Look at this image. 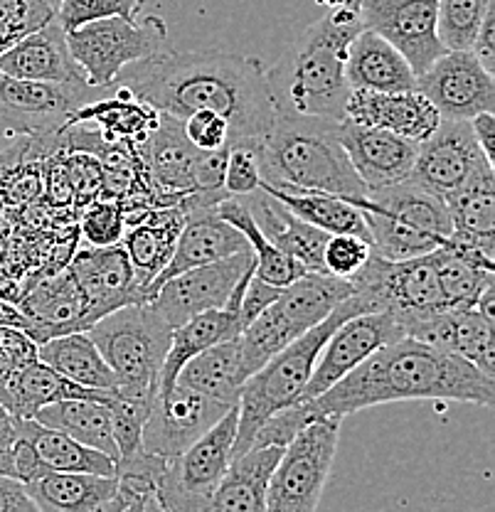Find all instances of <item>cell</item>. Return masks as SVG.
<instances>
[{"instance_id": "obj_33", "label": "cell", "mask_w": 495, "mask_h": 512, "mask_svg": "<svg viewBox=\"0 0 495 512\" xmlns=\"http://www.w3.org/2000/svg\"><path fill=\"white\" fill-rule=\"evenodd\" d=\"M284 448H252L234 458L200 512H264L266 483Z\"/></svg>"}, {"instance_id": "obj_43", "label": "cell", "mask_w": 495, "mask_h": 512, "mask_svg": "<svg viewBox=\"0 0 495 512\" xmlns=\"http://www.w3.org/2000/svg\"><path fill=\"white\" fill-rule=\"evenodd\" d=\"M495 0H436V32L446 52H471Z\"/></svg>"}, {"instance_id": "obj_9", "label": "cell", "mask_w": 495, "mask_h": 512, "mask_svg": "<svg viewBox=\"0 0 495 512\" xmlns=\"http://www.w3.org/2000/svg\"><path fill=\"white\" fill-rule=\"evenodd\" d=\"M340 421L335 416L303 426L281 453L266 483L264 512H316L338 453Z\"/></svg>"}, {"instance_id": "obj_22", "label": "cell", "mask_w": 495, "mask_h": 512, "mask_svg": "<svg viewBox=\"0 0 495 512\" xmlns=\"http://www.w3.org/2000/svg\"><path fill=\"white\" fill-rule=\"evenodd\" d=\"M407 338L427 343L481 370L495 375V328L493 318L478 308H441L407 330Z\"/></svg>"}, {"instance_id": "obj_54", "label": "cell", "mask_w": 495, "mask_h": 512, "mask_svg": "<svg viewBox=\"0 0 495 512\" xmlns=\"http://www.w3.org/2000/svg\"><path fill=\"white\" fill-rule=\"evenodd\" d=\"M473 141L481 148L483 158L495 168V114H478L468 121Z\"/></svg>"}, {"instance_id": "obj_5", "label": "cell", "mask_w": 495, "mask_h": 512, "mask_svg": "<svg viewBox=\"0 0 495 512\" xmlns=\"http://www.w3.org/2000/svg\"><path fill=\"white\" fill-rule=\"evenodd\" d=\"M363 313H367L365 303L358 296H350L323 323L306 330L301 338H296L294 343L286 345L281 352H276L262 370L254 372L242 384L237 404L239 419L237 436H234L232 461L244 456L252 448L254 434H257V429L269 416L284 412V409L301 402L303 389H306L308 380H311L313 367H316L323 345L328 343V338L335 333V328L340 323H345V320L353 316H363Z\"/></svg>"}, {"instance_id": "obj_34", "label": "cell", "mask_w": 495, "mask_h": 512, "mask_svg": "<svg viewBox=\"0 0 495 512\" xmlns=\"http://www.w3.org/2000/svg\"><path fill=\"white\" fill-rule=\"evenodd\" d=\"M87 121H94L99 126L104 141L138 146L141 141H146V136L153 128L161 124V114L153 106H148L146 101L133 96L129 89L116 84L111 96H106V99L99 96V99L84 104L72 116V124L69 126L87 124Z\"/></svg>"}, {"instance_id": "obj_39", "label": "cell", "mask_w": 495, "mask_h": 512, "mask_svg": "<svg viewBox=\"0 0 495 512\" xmlns=\"http://www.w3.org/2000/svg\"><path fill=\"white\" fill-rule=\"evenodd\" d=\"M35 421L47 426V429L72 436L82 446L104 453L116 466L119 453H116L114 431H111V412L104 402H94V399H62V402L42 407Z\"/></svg>"}, {"instance_id": "obj_17", "label": "cell", "mask_w": 495, "mask_h": 512, "mask_svg": "<svg viewBox=\"0 0 495 512\" xmlns=\"http://www.w3.org/2000/svg\"><path fill=\"white\" fill-rule=\"evenodd\" d=\"M417 92L427 96L441 121H471L495 111V77L473 52H444L417 77Z\"/></svg>"}, {"instance_id": "obj_56", "label": "cell", "mask_w": 495, "mask_h": 512, "mask_svg": "<svg viewBox=\"0 0 495 512\" xmlns=\"http://www.w3.org/2000/svg\"><path fill=\"white\" fill-rule=\"evenodd\" d=\"M0 476L15 478L13 451H10V448H3V446H0ZM15 480H18V478H15Z\"/></svg>"}, {"instance_id": "obj_45", "label": "cell", "mask_w": 495, "mask_h": 512, "mask_svg": "<svg viewBox=\"0 0 495 512\" xmlns=\"http://www.w3.org/2000/svg\"><path fill=\"white\" fill-rule=\"evenodd\" d=\"M143 5H146V0H60L55 20L62 30L69 32L79 25L104 18L136 20Z\"/></svg>"}, {"instance_id": "obj_20", "label": "cell", "mask_w": 495, "mask_h": 512, "mask_svg": "<svg viewBox=\"0 0 495 512\" xmlns=\"http://www.w3.org/2000/svg\"><path fill=\"white\" fill-rule=\"evenodd\" d=\"M15 306L30 323V338L37 345L57 335L87 333L97 323L89 298L69 269L37 281L33 288L23 291Z\"/></svg>"}, {"instance_id": "obj_15", "label": "cell", "mask_w": 495, "mask_h": 512, "mask_svg": "<svg viewBox=\"0 0 495 512\" xmlns=\"http://www.w3.org/2000/svg\"><path fill=\"white\" fill-rule=\"evenodd\" d=\"M358 13L363 30L395 47L414 77L446 52L436 32V0H358Z\"/></svg>"}, {"instance_id": "obj_31", "label": "cell", "mask_w": 495, "mask_h": 512, "mask_svg": "<svg viewBox=\"0 0 495 512\" xmlns=\"http://www.w3.org/2000/svg\"><path fill=\"white\" fill-rule=\"evenodd\" d=\"M257 195L242 197V200L247 202L249 212H252L254 222L262 229L264 237L269 239L274 247H279L281 252L289 254L291 259H296L306 271L326 274V266H323V249H326L330 234L311 227V224H306L303 220H298L296 215H291L284 205L271 200L269 195Z\"/></svg>"}, {"instance_id": "obj_10", "label": "cell", "mask_w": 495, "mask_h": 512, "mask_svg": "<svg viewBox=\"0 0 495 512\" xmlns=\"http://www.w3.org/2000/svg\"><path fill=\"white\" fill-rule=\"evenodd\" d=\"M350 284L367 313H390L402 323L404 335L414 323L446 308L431 254L407 261H387L372 254Z\"/></svg>"}, {"instance_id": "obj_37", "label": "cell", "mask_w": 495, "mask_h": 512, "mask_svg": "<svg viewBox=\"0 0 495 512\" xmlns=\"http://www.w3.org/2000/svg\"><path fill=\"white\" fill-rule=\"evenodd\" d=\"M237 338L212 345V348L200 352L198 357H193L180 370L178 382L205 394V397L227 404V407H237L242 384L247 382Z\"/></svg>"}, {"instance_id": "obj_51", "label": "cell", "mask_w": 495, "mask_h": 512, "mask_svg": "<svg viewBox=\"0 0 495 512\" xmlns=\"http://www.w3.org/2000/svg\"><path fill=\"white\" fill-rule=\"evenodd\" d=\"M279 296H281V288L264 284V281H259L257 276H252L247 288H244L242 303H239V311H237L239 323H242V330L247 328L252 320H257L259 316H262L266 308H269Z\"/></svg>"}, {"instance_id": "obj_49", "label": "cell", "mask_w": 495, "mask_h": 512, "mask_svg": "<svg viewBox=\"0 0 495 512\" xmlns=\"http://www.w3.org/2000/svg\"><path fill=\"white\" fill-rule=\"evenodd\" d=\"M183 121V133L190 141V146L200 153H212L222 151V148H230L232 143V131L222 116L212 114V111H195V114L185 116Z\"/></svg>"}, {"instance_id": "obj_19", "label": "cell", "mask_w": 495, "mask_h": 512, "mask_svg": "<svg viewBox=\"0 0 495 512\" xmlns=\"http://www.w3.org/2000/svg\"><path fill=\"white\" fill-rule=\"evenodd\" d=\"M335 138L367 192L392 188L412 175L419 143L399 138L382 128L353 124L348 119L338 121Z\"/></svg>"}, {"instance_id": "obj_12", "label": "cell", "mask_w": 495, "mask_h": 512, "mask_svg": "<svg viewBox=\"0 0 495 512\" xmlns=\"http://www.w3.org/2000/svg\"><path fill=\"white\" fill-rule=\"evenodd\" d=\"M101 92L87 84L23 82L0 74V138L57 136Z\"/></svg>"}, {"instance_id": "obj_3", "label": "cell", "mask_w": 495, "mask_h": 512, "mask_svg": "<svg viewBox=\"0 0 495 512\" xmlns=\"http://www.w3.org/2000/svg\"><path fill=\"white\" fill-rule=\"evenodd\" d=\"M335 126L338 121L279 109L271 131L254 146L264 183L279 190L365 197L367 188L335 138Z\"/></svg>"}, {"instance_id": "obj_46", "label": "cell", "mask_w": 495, "mask_h": 512, "mask_svg": "<svg viewBox=\"0 0 495 512\" xmlns=\"http://www.w3.org/2000/svg\"><path fill=\"white\" fill-rule=\"evenodd\" d=\"M79 232L87 239L89 247H114V244H121V237L126 232V220L119 200L99 197V200L82 207Z\"/></svg>"}, {"instance_id": "obj_16", "label": "cell", "mask_w": 495, "mask_h": 512, "mask_svg": "<svg viewBox=\"0 0 495 512\" xmlns=\"http://www.w3.org/2000/svg\"><path fill=\"white\" fill-rule=\"evenodd\" d=\"M402 338H407L402 323L390 313H363V316H353L340 323L318 355L301 402L321 397L355 367L363 365L367 357Z\"/></svg>"}, {"instance_id": "obj_36", "label": "cell", "mask_w": 495, "mask_h": 512, "mask_svg": "<svg viewBox=\"0 0 495 512\" xmlns=\"http://www.w3.org/2000/svg\"><path fill=\"white\" fill-rule=\"evenodd\" d=\"M259 190H262L264 195H269L271 200L279 202V205H284L291 215L298 217V220L321 229V232L355 234V237H363L370 242V232H367L363 212H360V207H355L353 202L345 200V197L328 195V192L279 190L274 188V185L264 183V180Z\"/></svg>"}, {"instance_id": "obj_28", "label": "cell", "mask_w": 495, "mask_h": 512, "mask_svg": "<svg viewBox=\"0 0 495 512\" xmlns=\"http://www.w3.org/2000/svg\"><path fill=\"white\" fill-rule=\"evenodd\" d=\"M183 224L185 207L175 205L165 207V210L146 212L136 224L126 227L124 237H121V247L129 256L143 296H146L148 286L156 281V276L168 266L180 232H183Z\"/></svg>"}, {"instance_id": "obj_26", "label": "cell", "mask_w": 495, "mask_h": 512, "mask_svg": "<svg viewBox=\"0 0 495 512\" xmlns=\"http://www.w3.org/2000/svg\"><path fill=\"white\" fill-rule=\"evenodd\" d=\"M23 485L40 512H124L138 498L116 476L92 473H42Z\"/></svg>"}, {"instance_id": "obj_27", "label": "cell", "mask_w": 495, "mask_h": 512, "mask_svg": "<svg viewBox=\"0 0 495 512\" xmlns=\"http://www.w3.org/2000/svg\"><path fill=\"white\" fill-rule=\"evenodd\" d=\"M0 74L23 82L87 84L84 72L67 47V35L57 20L30 32L0 55ZM89 87V84H87Z\"/></svg>"}, {"instance_id": "obj_47", "label": "cell", "mask_w": 495, "mask_h": 512, "mask_svg": "<svg viewBox=\"0 0 495 512\" xmlns=\"http://www.w3.org/2000/svg\"><path fill=\"white\" fill-rule=\"evenodd\" d=\"M262 188V168L254 146L234 143L227 148L225 175H222V190L227 197H249L257 195Z\"/></svg>"}, {"instance_id": "obj_53", "label": "cell", "mask_w": 495, "mask_h": 512, "mask_svg": "<svg viewBox=\"0 0 495 512\" xmlns=\"http://www.w3.org/2000/svg\"><path fill=\"white\" fill-rule=\"evenodd\" d=\"M0 512H40L20 480L0 476Z\"/></svg>"}, {"instance_id": "obj_8", "label": "cell", "mask_w": 495, "mask_h": 512, "mask_svg": "<svg viewBox=\"0 0 495 512\" xmlns=\"http://www.w3.org/2000/svg\"><path fill=\"white\" fill-rule=\"evenodd\" d=\"M74 62L92 89H114L121 69L143 62L168 47V25L158 15L141 23L124 18H104L65 32Z\"/></svg>"}, {"instance_id": "obj_11", "label": "cell", "mask_w": 495, "mask_h": 512, "mask_svg": "<svg viewBox=\"0 0 495 512\" xmlns=\"http://www.w3.org/2000/svg\"><path fill=\"white\" fill-rule=\"evenodd\" d=\"M237 407L222 416L202 439L180 456L165 461L151 503L161 512H200L232 463L237 436Z\"/></svg>"}, {"instance_id": "obj_25", "label": "cell", "mask_w": 495, "mask_h": 512, "mask_svg": "<svg viewBox=\"0 0 495 512\" xmlns=\"http://www.w3.org/2000/svg\"><path fill=\"white\" fill-rule=\"evenodd\" d=\"M345 119L353 124L382 128L412 143L427 141L441 124L429 99L417 89L409 92H365L353 89L345 101Z\"/></svg>"}, {"instance_id": "obj_2", "label": "cell", "mask_w": 495, "mask_h": 512, "mask_svg": "<svg viewBox=\"0 0 495 512\" xmlns=\"http://www.w3.org/2000/svg\"><path fill=\"white\" fill-rule=\"evenodd\" d=\"M419 399L493 407L495 382L461 357L414 338H402L367 357L321 397L298 407L308 421H316L326 416L345 419L380 404Z\"/></svg>"}, {"instance_id": "obj_48", "label": "cell", "mask_w": 495, "mask_h": 512, "mask_svg": "<svg viewBox=\"0 0 495 512\" xmlns=\"http://www.w3.org/2000/svg\"><path fill=\"white\" fill-rule=\"evenodd\" d=\"M372 256L370 242L355 234H330L323 249L326 274L350 281Z\"/></svg>"}, {"instance_id": "obj_42", "label": "cell", "mask_w": 495, "mask_h": 512, "mask_svg": "<svg viewBox=\"0 0 495 512\" xmlns=\"http://www.w3.org/2000/svg\"><path fill=\"white\" fill-rule=\"evenodd\" d=\"M431 264L446 308H476L483 293L495 286V271L483 269L449 247L431 252Z\"/></svg>"}, {"instance_id": "obj_21", "label": "cell", "mask_w": 495, "mask_h": 512, "mask_svg": "<svg viewBox=\"0 0 495 512\" xmlns=\"http://www.w3.org/2000/svg\"><path fill=\"white\" fill-rule=\"evenodd\" d=\"M161 114V111H158ZM141 173L158 195L183 200L198 192L200 151L190 146L183 133V121L161 114V124L136 146Z\"/></svg>"}, {"instance_id": "obj_52", "label": "cell", "mask_w": 495, "mask_h": 512, "mask_svg": "<svg viewBox=\"0 0 495 512\" xmlns=\"http://www.w3.org/2000/svg\"><path fill=\"white\" fill-rule=\"evenodd\" d=\"M471 52L481 62V67L495 77V5L491 8V13L486 15V20H483L476 40H473Z\"/></svg>"}, {"instance_id": "obj_58", "label": "cell", "mask_w": 495, "mask_h": 512, "mask_svg": "<svg viewBox=\"0 0 495 512\" xmlns=\"http://www.w3.org/2000/svg\"><path fill=\"white\" fill-rule=\"evenodd\" d=\"M3 215H5V205L0 202V237H3Z\"/></svg>"}, {"instance_id": "obj_38", "label": "cell", "mask_w": 495, "mask_h": 512, "mask_svg": "<svg viewBox=\"0 0 495 512\" xmlns=\"http://www.w3.org/2000/svg\"><path fill=\"white\" fill-rule=\"evenodd\" d=\"M37 360L45 362L69 382L87 389H119L116 375L106 365L89 333H67L37 345Z\"/></svg>"}, {"instance_id": "obj_57", "label": "cell", "mask_w": 495, "mask_h": 512, "mask_svg": "<svg viewBox=\"0 0 495 512\" xmlns=\"http://www.w3.org/2000/svg\"><path fill=\"white\" fill-rule=\"evenodd\" d=\"M148 510H151V498H146V495H138V498H133L124 508V512H148Z\"/></svg>"}, {"instance_id": "obj_24", "label": "cell", "mask_w": 495, "mask_h": 512, "mask_svg": "<svg viewBox=\"0 0 495 512\" xmlns=\"http://www.w3.org/2000/svg\"><path fill=\"white\" fill-rule=\"evenodd\" d=\"M249 252V244L232 224H227L215 212V207H195L185 210V224L180 232L175 252L170 256L168 266L156 276L146 291V301H151L153 293L161 288L165 281L175 279L178 274L198 266L215 264V261L227 259V256Z\"/></svg>"}, {"instance_id": "obj_4", "label": "cell", "mask_w": 495, "mask_h": 512, "mask_svg": "<svg viewBox=\"0 0 495 512\" xmlns=\"http://www.w3.org/2000/svg\"><path fill=\"white\" fill-rule=\"evenodd\" d=\"M363 30L358 3L333 5L318 23L303 32L289 55V82L281 109L313 119H345L350 84L345 57L350 42Z\"/></svg>"}, {"instance_id": "obj_50", "label": "cell", "mask_w": 495, "mask_h": 512, "mask_svg": "<svg viewBox=\"0 0 495 512\" xmlns=\"http://www.w3.org/2000/svg\"><path fill=\"white\" fill-rule=\"evenodd\" d=\"M37 360V343L28 333L0 325V389L25 365Z\"/></svg>"}, {"instance_id": "obj_6", "label": "cell", "mask_w": 495, "mask_h": 512, "mask_svg": "<svg viewBox=\"0 0 495 512\" xmlns=\"http://www.w3.org/2000/svg\"><path fill=\"white\" fill-rule=\"evenodd\" d=\"M350 296H355L350 281L318 271H306L294 284L281 288V296L239 333L244 375L252 377L262 370L276 352L323 323Z\"/></svg>"}, {"instance_id": "obj_29", "label": "cell", "mask_w": 495, "mask_h": 512, "mask_svg": "<svg viewBox=\"0 0 495 512\" xmlns=\"http://www.w3.org/2000/svg\"><path fill=\"white\" fill-rule=\"evenodd\" d=\"M116 389H87L69 382L60 372L47 367L45 362L33 360L23 370L15 372L10 382L0 389V404L8 409L13 419L30 421L47 404L62 402V399H94V402L109 404Z\"/></svg>"}, {"instance_id": "obj_30", "label": "cell", "mask_w": 495, "mask_h": 512, "mask_svg": "<svg viewBox=\"0 0 495 512\" xmlns=\"http://www.w3.org/2000/svg\"><path fill=\"white\" fill-rule=\"evenodd\" d=\"M345 79L353 89L365 92H409L417 89V77L407 60L387 45L380 35L360 30L345 57Z\"/></svg>"}, {"instance_id": "obj_18", "label": "cell", "mask_w": 495, "mask_h": 512, "mask_svg": "<svg viewBox=\"0 0 495 512\" xmlns=\"http://www.w3.org/2000/svg\"><path fill=\"white\" fill-rule=\"evenodd\" d=\"M486 165L491 163L473 141L468 121H441L427 141L417 146V160L409 180L446 200Z\"/></svg>"}, {"instance_id": "obj_40", "label": "cell", "mask_w": 495, "mask_h": 512, "mask_svg": "<svg viewBox=\"0 0 495 512\" xmlns=\"http://www.w3.org/2000/svg\"><path fill=\"white\" fill-rule=\"evenodd\" d=\"M215 212L247 239L254 254V276L259 281L276 288H286L306 274V269L296 259H291L289 254L281 252L264 237L242 197H227L215 207Z\"/></svg>"}, {"instance_id": "obj_32", "label": "cell", "mask_w": 495, "mask_h": 512, "mask_svg": "<svg viewBox=\"0 0 495 512\" xmlns=\"http://www.w3.org/2000/svg\"><path fill=\"white\" fill-rule=\"evenodd\" d=\"M18 441L28 446L37 473H92V476H116V466L109 456L82 446L62 431L47 429L35 419H15Z\"/></svg>"}, {"instance_id": "obj_44", "label": "cell", "mask_w": 495, "mask_h": 512, "mask_svg": "<svg viewBox=\"0 0 495 512\" xmlns=\"http://www.w3.org/2000/svg\"><path fill=\"white\" fill-rule=\"evenodd\" d=\"M50 20H55V8L47 0H0V55Z\"/></svg>"}, {"instance_id": "obj_35", "label": "cell", "mask_w": 495, "mask_h": 512, "mask_svg": "<svg viewBox=\"0 0 495 512\" xmlns=\"http://www.w3.org/2000/svg\"><path fill=\"white\" fill-rule=\"evenodd\" d=\"M239 333H242L239 316L234 311H227V308L200 313V316L175 328L173 338H170L168 355L163 360L161 375H158L156 394H168L175 387V382H178L180 370L193 357H198L200 352L212 348V345L237 338Z\"/></svg>"}, {"instance_id": "obj_1", "label": "cell", "mask_w": 495, "mask_h": 512, "mask_svg": "<svg viewBox=\"0 0 495 512\" xmlns=\"http://www.w3.org/2000/svg\"><path fill=\"white\" fill-rule=\"evenodd\" d=\"M116 84L173 119L212 111L230 124L232 143L257 146L279 116L274 72L259 57L225 50H163L121 69Z\"/></svg>"}, {"instance_id": "obj_7", "label": "cell", "mask_w": 495, "mask_h": 512, "mask_svg": "<svg viewBox=\"0 0 495 512\" xmlns=\"http://www.w3.org/2000/svg\"><path fill=\"white\" fill-rule=\"evenodd\" d=\"M106 365L116 375L119 392L153 399L158 375L168 355L173 328L158 316L151 303H131L99 318L87 330Z\"/></svg>"}, {"instance_id": "obj_55", "label": "cell", "mask_w": 495, "mask_h": 512, "mask_svg": "<svg viewBox=\"0 0 495 512\" xmlns=\"http://www.w3.org/2000/svg\"><path fill=\"white\" fill-rule=\"evenodd\" d=\"M18 439V431H15V419L8 414V409L0 404V446L10 448Z\"/></svg>"}, {"instance_id": "obj_14", "label": "cell", "mask_w": 495, "mask_h": 512, "mask_svg": "<svg viewBox=\"0 0 495 512\" xmlns=\"http://www.w3.org/2000/svg\"><path fill=\"white\" fill-rule=\"evenodd\" d=\"M230 409L178 382L168 394L153 397L141 434L143 451L170 461L202 439Z\"/></svg>"}, {"instance_id": "obj_13", "label": "cell", "mask_w": 495, "mask_h": 512, "mask_svg": "<svg viewBox=\"0 0 495 512\" xmlns=\"http://www.w3.org/2000/svg\"><path fill=\"white\" fill-rule=\"evenodd\" d=\"M252 269L254 254L249 249V252L227 256L215 264L183 271L175 279L165 281L146 303H151L158 316L175 330L200 313L225 308L234 288Z\"/></svg>"}, {"instance_id": "obj_23", "label": "cell", "mask_w": 495, "mask_h": 512, "mask_svg": "<svg viewBox=\"0 0 495 512\" xmlns=\"http://www.w3.org/2000/svg\"><path fill=\"white\" fill-rule=\"evenodd\" d=\"M67 269L77 279L84 296L89 298V306L97 320L109 316L116 308L146 303V296L138 286L129 256L121 244L77 249Z\"/></svg>"}, {"instance_id": "obj_41", "label": "cell", "mask_w": 495, "mask_h": 512, "mask_svg": "<svg viewBox=\"0 0 495 512\" xmlns=\"http://www.w3.org/2000/svg\"><path fill=\"white\" fill-rule=\"evenodd\" d=\"M444 202L456 237L495 247V168H481Z\"/></svg>"}]
</instances>
